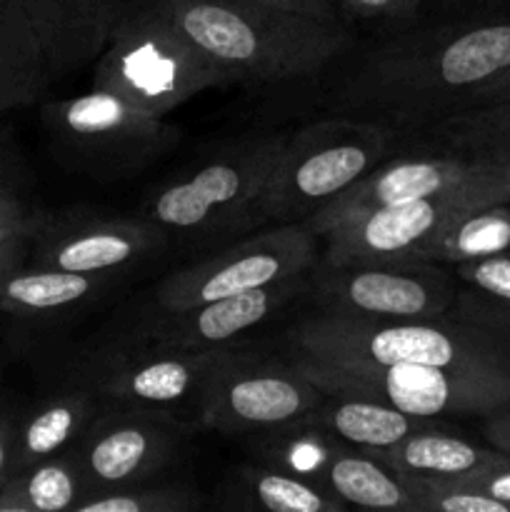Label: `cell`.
<instances>
[{
    "label": "cell",
    "mask_w": 510,
    "mask_h": 512,
    "mask_svg": "<svg viewBox=\"0 0 510 512\" xmlns=\"http://www.w3.org/2000/svg\"><path fill=\"white\" fill-rule=\"evenodd\" d=\"M240 3L258 5V8L278 10V13L290 15H305V18L328 20V23H343V13H340L335 0H240Z\"/></svg>",
    "instance_id": "8d00e7d4"
},
{
    "label": "cell",
    "mask_w": 510,
    "mask_h": 512,
    "mask_svg": "<svg viewBox=\"0 0 510 512\" xmlns=\"http://www.w3.org/2000/svg\"><path fill=\"white\" fill-rule=\"evenodd\" d=\"M230 83L315 75L353 43L345 23L278 13L240 0H150Z\"/></svg>",
    "instance_id": "7a4b0ae2"
},
{
    "label": "cell",
    "mask_w": 510,
    "mask_h": 512,
    "mask_svg": "<svg viewBox=\"0 0 510 512\" xmlns=\"http://www.w3.org/2000/svg\"><path fill=\"white\" fill-rule=\"evenodd\" d=\"M53 80L95 63L103 53L123 0H23Z\"/></svg>",
    "instance_id": "ac0fdd59"
},
{
    "label": "cell",
    "mask_w": 510,
    "mask_h": 512,
    "mask_svg": "<svg viewBox=\"0 0 510 512\" xmlns=\"http://www.w3.org/2000/svg\"><path fill=\"white\" fill-rule=\"evenodd\" d=\"M18 413L20 410H3L0 413V488L5 480L13 475V453H15V433H18Z\"/></svg>",
    "instance_id": "ab89813d"
},
{
    "label": "cell",
    "mask_w": 510,
    "mask_h": 512,
    "mask_svg": "<svg viewBox=\"0 0 510 512\" xmlns=\"http://www.w3.org/2000/svg\"><path fill=\"white\" fill-rule=\"evenodd\" d=\"M25 203V170L18 150L8 135L0 130V223H13L33 215Z\"/></svg>",
    "instance_id": "d6a6232c"
},
{
    "label": "cell",
    "mask_w": 510,
    "mask_h": 512,
    "mask_svg": "<svg viewBox=\"0 0 510 512\" xmlns=\"http://www.w3.org/2000/svg\"><path fill=\"white\" fill-rule=\"evenodd\" d=\"M315 240L303 223L258 230L250 238L213 250L208 258L165 275L153 290L155 308H190L303 278L318 265Z\"/></svg>",
    "instance_id": "8fae6325"
},
{
    "label": "cell",
    "mask_w": 510,
    "mask_h": 512,
    "mask_svg": "<svg viewBox=\"0 0 510 512\" xmlns=\"http://www.w3.org/2000/svg\"><path fill=\"white\" fill-rule=\"evenodd\" d=\"M203 508V495L193 485L148 480L83 500L75 512H193Z\"/></svg>",
    "instance_id": "f546056e"
},
{
    "label": "cell",
    "mask_w": 510,
    "mask_h": 512,
    "mask_svg": "<svg viewBox=\"0 0 510 512\" xmlns=\"http://www.w3.org/2000/svg\"><path fill=\"white\" fill-rule=\"evenodd\" d=\"M370 455L405 475L460 478V475L473 473L480 465L488 463L495 455V448L470 443V440L455 435L448 425H438V428L408 435L390 448L370 450Z\"/></svg>",
    "instance_id": "d4e9b609"
},
{
    "label": "cell",
    "mask_w": 510,
    "mask_h": 512,
    "mask_svg": "<svg viewBox=\"0 0 510 512\" xmlns=\"http://www.w3.org/2000/svg\"><path fill=\"white\" fill-rule=\"evenodd\" d=\"M503 100H510V68L505 73H500L498 78L488 80L485 85H480L475 93H470L453 113H460V110L468 108H480V105H493V103H503ZM450 113V115H453Z\"/></svg>",
    "instance_id": "60d3db41"
},
{
    "label": "cell",
    "mask_w": 510,
    "mask_h": 512,
    "mask_svg": "<svg viewBox=\"0 0 510 512\" xmlns=\"http://www.w3.org/2000/svg\"><path fill=\"white\" fill-rule=\"evenodd\" d=\"M168 238L153 223L140 218H85L48 215L30 243L25 263L70 273L118 275L153 258Z\"/></svg>",
    "instance_id": "9a60e30c"
},
{
    "label": "cell",
    "mask_w": 510,
    "mask_h": 512,
    "mask_svg": "<svg viewBox=\"0 0 510 512\" xmlns=\"http://www.w3.org/2000/svg\"><path fill=\"white\" fill-rule=\"evenodd\" d=\"M458 293L488 308L510 310V250L453 265Z\"/></svg>",
    "instance_id": "1f68e13d"
},
{
    "label": "cell",
    "mask_w": 510,
    "mask_h": 512,
    "mask_svg": "<svg viewBox=\"0 0 510 512\" xmlns=\"http://www.w3.org/2000/svg\"><path fill=\"white\" fill-rule=\"evenodd\" d=\"M33 238L35 235H25V238H15V240H10V243L0 245V278L28 260L30 243H33Z\"/></svg>",
    "instance_id": "7bdbcfd3"
},
{
    "label": "cell",
    "mask_w": 510,
    "mask_h": 512,
    "mask_svg": "<svg viewBox=\"0 0 510 512\" xmlns=\"http://www.w3.org/2000/svg\"><path fill=\"white\" fill-rule=\"evenodd\" d=\"M185 435V423L175 415L105 403L70 455L83 475L88 498H95L163 478L183 453Z\"/></svg>",
    "instance_id": "4fadbf2b"
},
{
    "label": "cell",
    "mask_w": 510,
    "mask_h": 512,
    "mask_svg": "<svg viewBox=\"0 0 510 512\" xmlns=\"http://www.w3.org/2000/svg\"><path fill=\"white\" fill-rule=\"evenodd\" d=\"M245 445L255 463L285 470V473L298 475V478L323 488L325 470L345 443L328 433L323 425L315 423L313 418H305L298 423L283 425V428L268 430V433L250 435L245 438Z\"/></svg>",
    "instance_id": "484cf974"
},
{
    "label": "cell",
    "mask_w": 510,
    "mask_h": 512,
    "mask_svg": "<svg viewBox=\"0 0 510 512\" xmlns=\"http://www.w3.org/2000/svg\"><path fill=\"white\" fill-rule=\"evenodd\" d=\"M460 478L470 480L473 485H478L480 490H485L488 495H493L495 500L505 503L510 508V455L495 450L493 458L488 463L480 465L478 470L468 475H460Z\"/></svg>",
    "instance_id": "d590c367"
},
{
    "label": "cell",
    "mask_w": 510,
    "mask_h": 512,
    "mask_svg": "<svg viewBox=\"0 0 510 512\" xmlns=\"http://www.w3.org/2000/svg\"><path fill=\"white\" fill-rule=\"evenodd\" d=\"M338 8L350 20L400 25L420 13V0H340Z\"/></svg>",
    "instance_id": "836d02e7"
},
{
    "label": "cell",
    "mask_w": 510,
    "mask_h": 512,
    "mask_svg": "<svg viewBox=\"0 0 510 512\" xmlns=\"http://www.w3.org/2000/svg\"><path fill=\"white\" fill-rule=\"evenodd\" d=\"M230 345L215 350H175L125 338L90 355L75 375L103 403L138 405L183 420H198L210 370Z\"/></svg>",
    "instance_id": "7c38bea8"
},
{
    "label": "cell",
    "mask_w": 510,
    "mask_h": 512,
    "mask_svg": "<svg viewBox=\"0 0 510 512\" xmlns=\"http://www.w3.org/2000/svg\"><path fill=\"white\" fill-rule=\"evenodd\" d=\"M308 280L310 273L268 288L190 305V308H155L158 313L145 315L133 328L130 338L175 350H215L235 345L248 330L258 328L270 315L308 293Z\"/></svg>",
    "instance_id": "2e32d148"
},
{
    "label": "cell",
    "mask_w": 510,
    "mask_h": 512,
    "mask_svg": "<svg viewBox=\"0 0 510 512\" xmlns=\"http://www.w3.org/2000/svg\"><path fill=\"white\" fill-rule=\"evenodd\" d=\"M43 123L58 153L100 180L138 175L180 140L175 125L103 88L43 105Z\"/></svg>",
    "instance_id": "52a82bcc"
},
{
    "label": "cell",
    "mask_w": 510,
    "mask_h": 512,
    "mask_svg": "<svg viewBox=\"0 0 510 512\" xmlns=\"http://www.w3.org/2000/svg\"><path fill=\"white\" fill-rule=\"evenodd\" d=\"M320 398L323 390L290 355L273 358L235 343L210 370L198 423L250 438L310 418Z\"/></svg>",
    "instance_id": "ba28073f"
},
{
    "label": "cell",
    "mask_w": 510,
    "mask_h": 512,
    "mask_svg": "<svg viewBox=\"0 0 510 512\" xmlns=\"http://www.w3.org/2000/svg\"><path fill=\"white\" fill-rule=\"evenodd\" d=\"M483 435L495 450L510 455V405L483 415Z\"/></svg>",
    "instance_id": "b9f144b4"
},
{
    "label": "cell",
    "mask_w": 510,
    "mask_h": 512,
    "mask_svg": "<svg viewBox=\"0 0 510 512\" xmlns=\"http://www.w3.org/2000/svg\"><path fill=\"white\" fill-rule=\"evenodd\" d=\"M475 178V175H473ZM490 205L475 183L425 195L388 208L368 210L330 225L320 233L325 240V255L320 263H380V260H415L425 243L455 215L470 208Z\"/></svg>",
    "instance_id": "5bb4252c"
},
{
    "label": "cell",
    "mask_w": 510,
    "mask_h": 512,
    "mask_svg": "<svg viewBox=\"0 0 510 512\" xmlns=\"http://www.w3.org/2000/svg\"><path fill=\"white\" fill-rule=\"evenodd\" d=\"M310 418L323 425L335 438L343 440L345 445L368 450V453L390 448L420 430L443 425L440 418H420V415L403 413L380 400L363 398V395L328 393V390H323V398L315 405Z\"/></svg>",
    "instance_id": "ffe728a7"
},
{
    "label": "cell",
    "mask_w": 510,
    "mask_h": 512,
    "mask_svg": "<svg viewBox=\"0 0 510 512\" xmlns=\"http://www.w3.org/2000/svg\"><path fill=\"white\" fill-rule=\"evenodd\" d=\"M473 175L475 160L463 158V155H450L433 148L395 153L393 158L375 165L365 178H360L353 188L345 190L340 198L325 205L318 215H313L303 225L315 238H320L323 230L340 220L368 213V210L408 203V200L425 198V195L448 193L460 185H468Z\"/></svg>",
    "instance_id": "e0dca14e"
},
{
    "label": "cell",
    "mask_w": 510,
    "mask_h": 512,
    "mask_svg": "<svg viewBox=\"0 0 510 512\" xmlns=\"http://www.w3.org/2000/svg\"><path fill=\"white\" fill-rule=\"evenodd\" d=\"M113 280L115 275L70 273L23 263L0 278V313L53 318L98 298Z\"/></svg>",
    "instance_id": "44dd1931"
},
{
    "label": "cell",
    "mask_w": 510,
    "mask_h": 512,
    "mask_svg": "<svg viewBox=\"0 0 510 512\" xmlns=\"http://www.w3.org/2000/svg\"><path fill=\"white\" fill-rule=\"evenodd\" d=\"M288 133L243 138L148 198L143 218L188 248H210L260 225L258 210Z\"/></svg>",
    "instance_id": "277c9868"
},
{
    "label": "cell",
    "mask_w": 510,
    "mask_h": 512,
    "mask_svg": "<svg viewBox=\"0 0 510 512\" xmlns=\"http://www.w3.org/2000/svg\"><path fill=\"white\" fill-rule=\"evenodd\" d=\"M400 143L388 125L348 115L290 130L260 200V225L308 223L375 165L400 153Z\"/></svg>",
    "instance_id": "5b68a950"
},
{
    "label": "cell",
    "mask_w": 510,
    "mask_h": 512,
    "mask_svg": "<svg viewBox=\"0 0 510 512\" xmlns=\"http://www.w3.org/2000/svg\"><path fill=\"white\" fill-rule=\"evenodd\" d=\"M228 83L223 70L150 0L123 5L93 73V88L110 90L158 118Z\"/></svg>",
    "instance_id": "8992f818"
},
{
    "label": "cell",
    "mask_w": 510,
    "mask_h": 512,
    "mask_svg": "<svg viewBox=\"0 0 510 512\" xmlns=\"http://www.w3.org/2000/svg\"><path fill=\"white\" fill-rule=\"evenodd\" d=\"M405 140H415L418 148L443 150L463 158L510 150V100L445 115Z\"/></svg>",
    "instance_id": "f1b7e54d"
},
{
    "label": "cell",
    "mask_w": 510,
    "mask_h": 512,
    "mask_svg": "<svg viewBox=\"0 0 510 512\" xmlns=\"http://www.w3.org/2000/svg\"><path fill=\"white\" fill-rule=\"evenodd\" d=\"M420 512H510V508L465 478L400 473Z\"/></svg>",
    "instance_id": "4dcf8cb0"
},
{
    "label": "cell",
    "mask_w": 510,
    "mask_h": 512,
    "mask_svg": "<svg viewBox=\"0 0 510 512\" xmlns=\"http://www.w3.org/2000/svg\"><path fill=\"white\" fill-rule=\"evenodd\" d=\"M220 508L268 512H343L348 505L328 490L263 463L240 465L223 485Z\"/></svg>",
    "instance_id": "603a6c76"
},
{
    "label": "cell",
    "mask_w": 510,
    "mask_h": 512,
    "mask_svg": "<svg viewBox=\"0 0 510 512\" xmlns=\"http://www.w3.org/2000/svg\"><path fill=\"white\" fill-rule=\"evenodd\" d=\"M423 5L433 15H440V20H450V18H463V15L508 8L510 0H420V8H423Z\"/></svg>",
    "instance_id": "f35d334b"
},
{
    "label": "cell",
    "mask_w": 510,
    "mask_h": 512,
    "mask_svg": "<svg viewBox=\"0 0 510 512\" xmlns=\"http://www.w3.org/2000/svg\"><path fill=\"white\" fill-rule=\"evenodd\" d=\"M323 488L345 505L373 510L420 512L408 483L398 470L370 453L343 445L323 475Z\"/></svg>",
    "instance_id": "cb8c5ba5"
},
{
    "label": "cell",
    "mask_w": 510,
    "mask_h": 512,
    "mask_svg": "<svg viewBox=\"0 0 510 512\" xmlns=\"http://www.w3.org/2000/svg\"><path fill=\"white\" fill-rule=\"evenodd\" d=\"M335 3H340V0H335Z\"/></svg>",
    "instance_id": "f6af8a7d"
},
{
    "label": "cell",
    "mask_w": 510,
    "mask_h": 512,
    "mask_svg": "<svg viewBox=\"0 0 510 512\" xmlns=\"http://www.w3.org/2000/svg\"><path fill=\"white\" fill-rule=\"evenodd\" d=\"M475 160V188L490 205L510 203V150L478 155Z\"/></svg>",
    "instance_id": "e575fe53"
},
{
    "label": "cell",
    "mask_w": 510,
    "mask_h": 512,
    "mask_svg": "<svg viewBox=\"0 0 510 512\" xmlns=\"http://www.w3.org/2000/svg\"><path fill=\"white\" fill-rule=\"evenodd\" d=\"M505 250H510V203H493L450 218L420 248L415 260L453 268L465 260L498 255Z\"/></svg>",
    "instance_id": "4316f807"
},
{
    "label": "cell",
    "mask_w": 510,
    "mask_h": 512,
    "mask_svg": "<svg viewBox=\"0 0 510 512\" xmlns=\"http://www.w3.org/2000/svg\"><path fill=\"white\" fill-rule=\"evenodd\" d=\"M85 498V480L68 450L10 475L0 488V512H75Z\"/></svg>",
    "instance_id": "83f0119b"
},
{
    "label": "cell",
    "mask_w": 510,
    "mask_h": 512,
    "mask_svg": "<svg viewBox=\"0 0 510 512\" xmlns=\"http://www.w3.org/2000/svg\"><path fill=\"white\" fill-rule=\"evenodd\" d=\"M308 295L323 315L368 320H433L450 315L458 280L448 265L428 260L320 263L310 270Z\"/></svg>",
    "instance_id": "30bf717a"
},
{
    "label": "cell",
    "mask_w": 510,
    "mask_h": 512,
    "mask_svg": "<svg viewBox=\"0 0 510 512\" xmlns=\"http://www.w3.org/2000/svg\"><path fill=\"white\" fill-rule=\"evenodd\" d=\"M450 315L455 318L470 320V323H478L483 328L495 330L500 335H508L510 338V310H498V308H488V305L473 303V300L463 298V295H455V303Z\"/></svg>",
    "instance_id": "74e56055"
},
{
    "label": "cell",
    "mask_w": 510,
    "mask_h": 512,
    "mask_svg": "<svg viewBox=\"0 0 510 512\" xmlns=\"http://www.w3.org/2000/svg\"><path fill=\"white\" fill-rule=\"evenodd\" d=\"M50 83L48 55L23 0H0V115L33 105Z\"/></svg>",
    "instance_id": "7402d4cb"
},
{
    "label": "cell",
    "mask_w": 510,
    "mask_h": 512,
    "mask_svg": "<svg viewBox=\"0 0 510 512\" xmlns=\"http://www.w3.org/2000/svg\"><path fill=\"white\" fill-rule=\"evenodd\" d=\"M288 355L315 363L433 365L510 373V338L470 320H368L315 313L285 335Z\"/></svg>",
    "instance_id": "3957f363"
},
{
    "label": "cell",
    "mask_w": 510,
    "mask_h": 512,
    "mask_svg": "<svg viewBox=\"0 0 510 512\" xmlns=\"http://www.w3.org/2000/svg\"><path fill=\"white\" fill-rule=\"evenodd\" d=\"M48 215L45 213H33L23 220H13V223H0V245L10 243L15 238H25V235H38V230L43 228Z\"/></svg>",
    "instance_id": "ee69618b"
},
{
    "label": "cell",
    "mask_w": 510,
    "mask_h": 512,
    "mask_svg": "<svg viewBox=\"0 0 510 512\" xmlns=\"http://www.w3.org/2000/svg\"><path fill=\"white\" fill-rule=\"evenodd\" d=\"M508 68L510 5L380 40L333 85L330 108L388 125L405 140Z\"/></svg>",
    "instance_id": "6da1fadb"
},
{
    "label": "cell",
    "mask_w": 510,
    "mask_h": 512,
    "mask_svg": "<svg viewBox=\"0 0 510 512\" xmlns=\"http://www.w3.org/2000/svg\"><path fill=\"white\" fill-rule=\"evenodd\" d=\"M103 400L78 378L68 380L53 393L35 400L28 410L18 413V433H15L13 473L30 468L40 460L68 453L95 415L103 410Z\"/></svg>",
    "instance_id": "d6986e66"
},
{
    "label": "cell",
    "mask_w": 510,
    "mask_h": 512,
    "mask_svg": "<svg viewBox=\"0 0 510 512\" xmlns=\"http://www.w3.org/2000/svg\"><path fill=\"white\" fill-rule=\"evenodd\" d=\"M293 360L318 383L320 390L363 395L420 418H483L510 405V373L450 370L413 363L333 365L303 358Z\"/></svg>",
    "instance_id": "9c48e42d"
}]
</instances>
